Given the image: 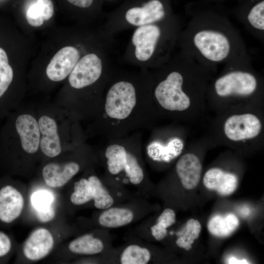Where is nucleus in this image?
<instances>
[{
  "mask_svg": "<svg viewBox=\"0 0 264 264\" xmlns=\"http://www.w3.org/2000/svg\"><path fill=\"white\" fill-rule=\"evenodd\" d=\"M185 53L182 62L164 72L153 84L152 102L159 121L203 124L207 120L205 96L212 73Z\"/></svg>",
  "mask_w": 264,
  "mask_h": 264,
  "instance_id": "nucleus-1",
  "label": "nucleus"
},
{
  "mask_svg": "<svg viewBox=\"0 0 264 264\" xmlns=\"http://www.w3.org/2000/svg\"><path fill=\"white\" fill-rule=\"evenodd\" d=\"M158 122L151 88L142 92L132 82L119 80L103 93L98 110L85 131L88 138L99 136L107 140L151 129Z\"/></svg>",
  "mask_w": 264,
  "mask_h": 264,
  "instance_id": "nucleus-2",
  "label": "nucleus"
},
{
  "mask_svg": "<svg viewBox=\"0 0 264 264\" xmlns=\"http://www.w3.org/2000/svg\"><path fill=\"white\" fill-rule=\"evenodd\" d=\"M187 29L186 52L211 73L215 66L242 59V42L224 15L198 7Z\"/></svg>",
  "mask_w": 264,
  "mask_h": 264,
  "instance_id": "nucleus-3",
  "label": "nucleus"
},
{
  "mask_svg": "<svg viewBox=\"0 0 264 264\" xmlns=\"http://www.w3.org/2000/svg\"><path fill=\"white\" fill-rule=\"evenodd\" d=\"M242 59L229 63L209 81L205 100L215 114L248 106H264L262 77Z\"/></svg>",
  "mask_w": 264,
  "mask_h": 264,
  "instance_id": "nucleus-4",
  "label": "nucleus"
},
{
  "mask_svg": "<svg viewBox=\"0 0 264 264\" xmlns=\"http://www.w3.org/2000/svg\"><path fill=\"white\" fill-rule=\"evenodd\" d=\"M214 145L234 149L264 145V106H248L215 114L208 133Z\"/></svg>",
  "mask_w": 264,
  "mask_h": 264,
  "instance_id": "nucleus-5",
  "label": "nucleus"
},
{
  "mask_svg": "<svg viewBox=\"0 0 264 264\" xmlns=\"http://www.w3.org/2000/svg\"><path fill=\"white\" fill-rule=\"evenodd\" d=\"M36 104L40 133V154L54 159L87 142L81 122L54 103Z\"/></svg>",
  "mask_w": 264,
  "mask_h": 264,
  "instance_id": "nucleus-6",
  "label": "nucleus"
},
{
  "mask_svg": "<svg viewBox=\"0 0 264 264\" xmlns=\"http://www.w3.org/2000/svg\"><path fill=\"white\" fill-rule=\"evenodd\" d=\"M40 154V133L36 104L22 102L0 128V159L9 167L21 157Z\"/></svg>",
  "mask_w": 264,
  "mask_h": 264,
  "instance_id": "nucleus-7",
  "label": "nucleus"
},
{
  "mask_svg": "<svg viewBox=\"0 0 264 264\" xmlns=\"http://www.w3.org/2000/svg\"><path fill=\"white\" fill-rule=\"evenodd\" d=\"M151 129L146 152L154 162L170 163L183 153L188 144V130L185 125L171 122L165 126L157 125Z\"/></svg>",
  "mask_w": 264,
  "mask_h": 264,
  "instance_id": "nucleus-8",
  "label": "nucleus"
},
{
  "mask_svg": "<svg viewBox=\"0 0 264 264\" xmlns=\"http://www.w3.org/2000/svg\"><path fill=\"white\" fill-rule=\"evenodd\" d=\"M162 35L161 28L156 23L139 26L132 37L136 58L142 62L150 60L156 50Z\"/></svg>",
  "mask_w": 264,
  "mask_h": 264,
  "instance_id": "nucleus-9",
  "label": "nucleus"
},
{
  "mask_svg": "<svg viewBox=\"0 0 264 264\" xmlns=\"http://www.w3.org/2000/svg\"><path fill=\"white\" fill-rule=\"evenodd\" d=\"M78 49L66 46L60 49L52 57L45 69V76L53 83L62 82L68 77L80 59Z\"/></svg>",
  "mask_w": 264,
  "mask_h": 264,
  "instance_id": "nucleus-10",
  "label": "nucleus"
},
{
  "mask_svg": "<svg viewBox=\"0 0 264 264\" xmlns=\"http://www.w3.org/2000/svg\"><path fill=\"white\" fill-rule=\"evenodd\" d=\"M81 169V164L77 160L66 159L45 164L41 174L44 181L48 186L58 188L66 184Z\"/></svg>",
  "mask_w": 264,
  "mask_h": 264,
  "instance_id": "nucleus-11",
  "label": "nucleus"
},
{
  "mask_svg": "<svg viewBox=\"0 0 264 264\" xmlns=\"http://www.w3.org/2000/svg\"><path fill=\"white\" fill-rule=\"evenodd\" d=\"M175 170L183 187L191 190L197 187L199 182L202 165L198 155L191 150L186 152L184 151L178 157Z\"/></svg>",
  "mask_w": 264,
  "mask_h": 264,
  "instance_id": "nucleus-12",
  "label": "nucleus"
},
{
  "mask_svg": "<svg viewBox=\"0 0 264 264\" xmlns=\"http://www.w3.org/2000/svg\"><path fill=\"white\" fill-rule=\"evenodd\" d=\"M167 15L165 5L161 0H150L142 7H134L126 13L125 19L130 24L140 26L160 22Z\"/></svg>",
  "mask_w": 264,
  "mask_h": 264,
  "instance_id": "nucleus-13",
  "label": "nucleus"
},
{
  "mask_svg": "<svg viewBox=\"0 0 264 264\" xmlns=\"http://www.w3.org/2000/svg\"><path fill=\"white\" fill-rule=\"evenodd\" d=\"M24 200L21 193L13 185L5 183L0 187V222L9 224L20 215Z\"/></svg>",
  "mask_w": 264,
  "mask_h": 264,
  "instance_id": "nucleus-14",
  "label": "nucleus"
},
{
  "mask_svg": "<svg viewBox=\"0 0 264 264\" xmlns=\"http://www.w3.org/2000/svg\"><path fill=\"white\" fill-rule=\"evenodd\" d=\"M238 176L232 172L218 167L209 169L203 177L204 185L221 196H228L235 192L238 185Z\"/></svg>",
  "mask_w": 264,
  "mask_h": 264,
  "instance_id": "nucleus-15",
  "label": "nucleus"
},
{
  "mask_svg": "<svg viewBox=\"0 0 264 264\" xmlns=\"http://www.w3.org/2000/svg\"><path fill=\"white\" fill-rule=\"evenodd\" d=\"M53 244V238L50 232L45 228H39L26 240L23 247V254L28 260L38 261L48 254Z\"/></svg>",
  "mask_w": 264,
  "mask_h": 264,
  "instance_id": "nucleus-16",
  "label": "nucleus"
},
{
  "mask_svg": "<svg viewBox=\"0 0 264 264\" xmlns=\"http://www.w3.org/2000/svg\"><path fill=\"white\" fill-rule=\"evenodd\" d=\"M236 13L246 21L250 28L259 33L264 31V0H240Z\"/></svg>",
  "mask_w": 264,
  "mask_h": 264,
  "instance_id": "nucleus-17",
  "label": "nucleus"
},
{
  "mask_svg": "<svg viewBox=\"0 0 264 264\" xmlns=\"http://www.w3.org/2000/svg\"><path fill=\"white\" fill-rule=\"evenodd\" d=\"M134 217L132 210L124 208H109L100 215L99 224L104 227L116 228L131 223Z\"/></svg>",
  "mask_w": 264,
  "mask_h": 264,
  "instance_id": "nucleus-18",
  "label": "nucleus"
},
{
  "mask_svg": "<svg viewBox=\"0 0 264 264\" xmlns=\"http://www.w3.org/2000/svg\"><path fill=\"white\" fill-rule=\"evenodd\" d=\"M239 221L233 214L225 216L217 215L209 220L207 227L209 232L218 237H226L230 235L238 228Z\"/></svg>",
  "mask_w": 264,
  "mask_h": 264,
  "instance_id": "nucleus-19",
  "label": "nucleus"
},
{
  "mask_svg": "<svg viewBox=\"0 0 264 264\" xmlns=\"http://www.w3.org/2000/svg\"><path fill=\"white\" fill-rule=\"evenodd\" d=\"M68 248L74 253L93 255L102 252L104 244L100 240L92 235L86 234L71 242Z\"/></svg>",
  "mask_w": 264,
  "mask_h": 264,
  "instance_id": "nucleus-20",
  "label": "nucleus"
},
{
  "mask_svg": "<svg viewBox=\"0 0 264 264\" xmlns=\"http://www.w3.org/2000/svg\"><path fill=\"white\" fill-rule=\"evenodd\" d=\"M92 192L94 206L99 209L110 207L114 202L113 198L104 186L100 179L96 176L91 175L88 178Z\"/></svg>",
  "mask_w": 264,
  "mask_h": 264,
  "instance_id": "nucleus-21",
  "label": "nucleus"
},
{
  "mask_svg": "<svg viewBox=\"0 0 264 264\" xmlns=\"http://www.w3.org/2000/svg\"><path fill=\"white\" fill-rule=\"evenodd\" d=\"M201 228L200 223L198 220L190 219L178 235L180 237L176 241V244L180 247L189 250L195 240L198 238Z\"/></svg>",
  "mask_w": 264,
  "mask_h": 264,
  "instance_id": "nucleus-22",
  "label": "nucleus"
},
{
  "mask_svg": "<svg viewBox=\"0 0 264 264\" xmlns=\"http://www.w3.org/2000/svg\"><path fill=\"white\" fill-rule=\"evenodd\" d=\"M150 259L151 253L148 249L132 244L124 249L121 255L120 262L122 264H146Z\"/></svg>",
  "mask_w": 264,
  "mask_h": 264,
  "instance_id": "nucleus-23",
  "label": "nucleus"
},
{
  "mask_svg": "<svg viewBox=\"0 0 264 264\" xmlns=\"http://www.w3.org/2000/svg\"><path fill=\"white\" fill-rule=\"evenodd\" d=\"M92 199V192L88 178H82L74 183V192L70 196V201L73 204H84Z\"/></svg>",
  "mask_w": 264,
  "mask_h": 264,
  "instance_id": "nucleus-24",
  "label": "nucleus"
},
{
  "mask_svg": "<svg viewBox=\"0 0 264 264\" xmlns=\"http://www.w3.org/2000/svg\"><path fill=\"white\" fill-rule=\"evenodd\" d=\"M53 196L45 191H40L34 193L31 197V202L36 210L46 208L52 204Z\"/></svg>",
  "mask_w": 264,
  "mask_h": 264,
  "instance_id": "nucleus-25",
  "label": "nucleus"
},
{
  "mask_svg": "<svg viewBox=\"0 0 264 264\" xmlns=\"http://www.w3.org/2000/svg\"><path fill=\"white\" fill-rule=\"evenodd\" d=\"M26 19L28 24L32 26L39 27L43 24L44 19L42 11L37 2L29 7L26 14Z\"/></svg>",
  "mask_w": 264,
  "mask_h": 264,
  "instance_id": "nucleus-26",
  "label": "nucleus"
},
{
  "mask_svg": "<svg viewBox=\"0 0 264 264\" xmlns=\"http://www.w3.org/2000/svg\"><path fill=\"white\" fill-rule=\"evenodd\" d=\"M175 222V212L171 209L167 208L158 217L156 223L167 229L174 224Z\"/></svg>",
  "mask_w": 264,
  "mask_h": 264,
  "instance_id": "nucleus-27",
  "label": "nucleus"
},
{
  "mask_svg": "<svg viewBox=\"0 0 264 264\" xmlns=\"http://www.w3.org/2000/svg\"><path fill=\"white\" fill-rule=\"evenodd\" d=\"M12 248V242L5 233L0 231V258L6 257Z\"/></svg>",
  "mask_w": 264,
  "mask_h": 264,
  "instance_id": "nucleus-28",
  "label": "nucleus"
},
{
  "mask_svg": "<svg viewBox=\"0 0 264 264\" xmlns=\"http://www.w3.org/2000/svg\"><path fill=\"white\" fill-rule=\"evenodd\" d=\"M36 211L38 220L42 222H46L51 220L55 215V211L53 204L46 208L36 210Z\"/></svg>",
  "mask_w": 264,
  "mask_h": 264,
  "instance_id": "nucleus-29",
  "label": "nucleus"
},
{
  "mask_svg": "<svg viewBox=\"0 0 264 264\" xmlns=\"http://www.w3.org/2000/svg\"><path fill=\"white\" fill-rule=\"evenodd\" d=\"M40 6L44 20H48L53 15L54 7L51 0H37Z\"/></svg>",
  "mask_w": 264,
  "mask_h": 264,
  "instance_id": "nucleus-30",
  "label": "nucleus"
},
{
  "mask_svg": "<svg viewBox=\"0 0 264 264\" xmlns=\"http://www.w3.org/2000/svg\"><path fill=\"white\" fill-rule=\"evenodd\" d=\"M153 236L157 241L163 240L167 235V229L161 226L157 223L152 226L151 228Z\"/></svg>",
  "mask_w": 264,
  "mask_h": 264,
  "instance_id": "nucleus-31",
  "label": "nucleus"
},
{
  "mask_svg": "<svg viewBox=\"0 0 264 264\" xmlns=\"http://www.w3.org/2000/svg\"><path fill=\"white\" fill-rule=\"evenodd\" d=\"M72 4L82 8H87L90 6L93 0H67Z\"/></svg>",
  "mask_w": 264,
  "mask_h": 264,
  "instance_id": "nucleus-32",
  "label": "nucleus"
},
{
  "mask_svg": "<svg viewBox=\"0 0 264 264\" xmlns=\"http://www.w3.org/2000/svg\"><path fill=\"white\" fill-rule=\"evenodd\" d=\"M228 264H249L247 261L243 259V260H239L235 257L230 258L228 260Z\"/></svg>",
  "mask_w": 264,
  "mask_h": 264,
  "instance_id": "nucleus-33",
  "label": "nucleus"
},
{
  "mask_svg": "<svg viewBox=\"0 0 264 264\" xmlns=\"http://www.w3.org/2000/svg\"><path fill=\"white\" fill-rule=\"evenodd\" d=\"M203 2L207 3L211 2H220L224 0H201Z\"/></svg>",
  "mask_w": 264,
  "mask_h": 264,
  "instance_id": "nucleus-34",
  "label": "nucleus"
}]
</instances>
